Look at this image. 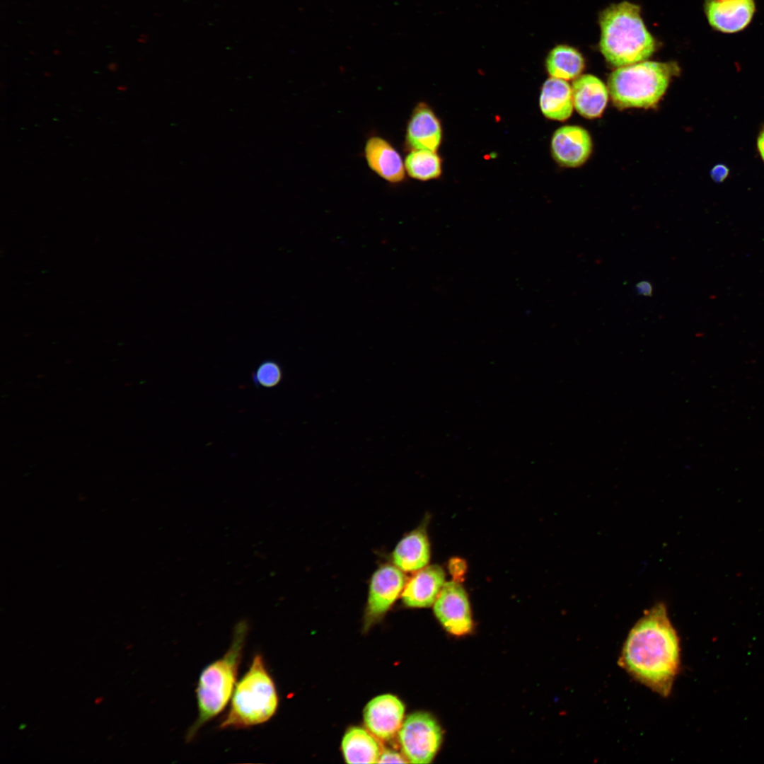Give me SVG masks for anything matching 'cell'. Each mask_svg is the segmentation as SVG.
Wrapping results in <instances>:
<instances>
[{
	"label": "cell",
	"mask_w": 764,
	"mask_h": 764,
	"mask_svg": "<svg viewBox=\"0 0 764 764\" xmlns=\"http://www.w3.org/2000/svg\"><path fill=\"white\" fill-rule=\"evenodd\" d=\"M601 51L608 62L622 67L644 62L655 50L638 6L623 1L606 8L600 16Z\"/></svg>",
	"instance_id": "3"
},
{
	"label": "cell",
	"mask_w": 764,
	"mask_h": 764,
	"mask_svg": "<svg viewBox=\"0 0 764 764\" xmlns=\"http://www.w3.org/2000/svg\"><path fill=\"white\" fill-rule=\"evenodd\" d=\"M405 572L393 564L380 566L372 574L369 586L366 622L382 617L401 596L406 583Z\"/></svg>",
	"instance_id": "7"
},
{
	"label": "cell",
	"mask_w": 764,
	"mask_h": 764,
	"mask_svg": "<svg viewBox=\"0 0 764 764\" xmlns=\"http://www.w3.org/2000/svg\"><path fill=\"white\" fill-rule=\"evenodd\" d=\"M364 157L370 169L386 181L397 184L405 180L403 159L386 139L376 136L369 137L365 144Z\"/></svg>",
	"instance_id": "14"
},
{
	"label": "cell",
	"mask_w": 764,
	"mask_h": 764,
	"mask_svg": "<svg viewBox=\"0 0 764 764\" xmlns=\"http://www.w3.org/2000/svg\"><path fill=\"white\" fill-rule=\"evenodd\" d=\"M729 173V168L724 164L719 163L712 168L710 175L714 181L721 183L727 178Z\"/></svg>",
	"instance_id": "23"
},
{
	"label": "cell",
	"mask_w": 764,
	"mask_h": 764,
	"mask_svg": "<svg viewBox=\"0 0 764 764\" xmlns=\"http://www.w3.org/2000/svg\"><path fill=\"white\" fill-rule=\"evenodd\" d=\"M441 141L440 122L424 103H419L413 110L407 122L405 146L412 150H428L435 152Z\"/></svg>",
	"instance_id": "13"
},
{
	"label": "cell",
	"mask_w": 764,
	"mask_h": 764,
	"mask_svg": "<svg viewBox=\"0 0 764 764\" xmlns=\"http://www.w3.org/2000/svg\"><path fill=\"white\" fill-rule=\"evenodd\" d=\"M404 165L410 177L422 181L437 178L441 173L439 156L428 150H412L406 156Z\"/></svg>",
	"instance_id": "20"
},
{
	"label": "cell",
	"mask_w": 764,
	"mask_h": 764,
	"mask_svg": "<svg viewBox=\"0 0 764 764\" xmlns=\"http://www.w3.org/2000/svg\"><path fill=\"white\" fill-rule=\"evenodd\" d=\"M672 68L666 63L644 61L615 69L608 81L613 104L622 109L655 105L666 91Z\"/></svg>",
	"instance_id": "5"
},
{
	"label": "cell",
	"mask_w": 764,
	"mask_h": 764,
	"mask_svg": "<svg viewBox=\"0 0 764 764\" xmlns=\"http://www.w3.org/2000/svg\"><path fill=\"white\" fill-rule=\"evenodd\" d=\"M592 141L584 128L567 125L557 129L551 140V151L555 160L561 166L578 167L589 158Z\"/></svg>",
	"instance_id": "10"
},
{
	"label": "cell",
	"mask_w": 764,
	"mask_h": 764,
	"mask_svg": "<svg viewBox=\"0 0 764 764\" xmlns=\"http://www.w3.org/2000/svg\"><path fill=\"white\" fill-rule=\"evenodd\" d=\"M619 664L660 695H669L680 668V644L665 604L646 610L624 643Z\"/></svg>",
	"instance_id": "1"
},
{
	"label": "cell",
	"mask_w": 764,
	"mask_h": 764,
	"mask_svg": "<svg viewBox=\"0 0 764 764\" xmlns=\"http://www.w3.org/2000/svg\"><path fill=\"white\" fill-rule=\"evenodd\" d=\"M574 107L583 117L589 119L598 117L603 113L608 100V88L595 76H579L572 83Z\"/></svg>",
	"instance_id": "15"
},
{
	"label": "cell",
	"mask_w": 764,
	"mask_h": 764,
	"mask_svg": "<svg viewBox=\"0 0 764 764\" xmlns=\"http://www.w3.org/2000/svg\"><path fill=\"white\" fill-rule=\"evenodd\" d=\"M403 755L408 762L429 763L441 743V728L433 717L426 712L410 714L398 732Z\"/></svg>",
	"instance_id": "6"
},
{
	"label": "cell",
	"mask_w": 764,
	"mask_h": 764,
	"mask_svg": "<svg viewBox=\"0 0 764 764\" xmlns=\"http://www.w3.org/2000/svg\"><path fill=\"white\" fill-rule=\"evenodd\" d=\"M408 760L404 755L390 749H386L381 752L378 763H405Z\"/></svg>",
	"instance_id": "22"
},
{
	"label": "cell",
	"mask_w": 764,
	"mask_h": 764,
	"mask_svg": "<svg viewBox=\"0 0 764 764\" xmlns=\"http://www.w3.org/2000/svg\"><path fill=\"white\" fill-rule=\"evenodd\" d=\"M342 750L347 763H378L381 753L376 740L368 731L357 727L345 734Z\"/></svg>",
	"instance_id": "18"
},
{
	"label": "cell",
	"mask_w": 764,
	"mask_h": 764,
	"mask_svg": "<svg viewBox=\"0 0 764 764\" xmlns=\"http://www.w3.org/2000/svg\"><path fill=\"white\" fill-rule=\"evenodd\" d=\"M584 67L581 54L567 45H558L549 53L546 68L551 77L563 80L577 78Z\"/></svg>",
	"instance_id": "19"
},
{
	"label": "cell",
	"mask_w": 764,
	"mask_h": 764,
	"mask_svg": "<svg viewBox=\"0 0 764 764\" xmlns=\"http://www.w3.org/2000/svg\"><path fill=\"white\" fill-rule=\"evenodd\" d=\"M445 583V574L439 565L426 566L407 579L401 594L403 603L412 608H426L434 603Z\"/></svg>",
	"instance_id": "12"
},
{
	"label": "cell",
	"mask_w": 764,
	"mask_h": 764,
	"mask_svg": "<svg viewBox=\"0 0 764 764\" xmlns=\"http://www.w3.org/2000/svg\"><path fill=\"white\" fill-rule=\"evenodd\" d=\"M103 698H97V699L96 700L95 702H96V704H98V703H100V702H103Z\"/></svg>",
	"instance_id": "27"
},
{
	"label": "cell",
	"mask_w": 764,
	"mask_h": 764,
	"mask_svg": "<svg viewBox=\"0 0 764 764\" xmlns=\"http://www.w3.org/2000/svg\"><path fill=\"white\" fill-rule=\"evenodd\" d=\"M278 703L274 681L262 654H256L236 683L229 709L219 727L239 729L264 724L274 716Z\"/></svg>",
	"instance_id": "4"
},
{
	"label": "cell",
	"mask_w": 764,
	"mask_h": 764,
	"mask_svg": "<svg viewBox=\"0 0 764 764\" xmlns=\"http://www.w3.org/2000/svg\"><path fill=\"white\" fill-rule=\"evenodd\" d=\"M757 146L760 156L764 161V127L759 133L757 140Z\"/></svg>",
	"instance_id": "26"
},
{
	"label": "cell",
	"mask_w": 764,
	"mask_h": 764,
	"mask_svg": "<svg viewBox=\"0 0 764 764\" xmlns=\"http://www.w3.org/2000/svg\"><path fill=\"white\" fill-rule=\"evenodd\" d=\"M248 630L245 620L238 622L228 650L201 671L195 690L198 714L187 730V742L192 741L204 725L224 710L232 696Z\"/></svg>",
	"instance_id": "2"
},
{
	"label": "cell",
	"mask_w": 764,
	"mask_h": 764,
	"mask_svg": "<svg viewBox=\"0 0 764 764\" xmlns=\"http://www.w3.org/2000/svg\"><path fill=\"white\" fill-rule=\"evenodd\" d=\"M283 378L281 364L272 359L261 361L251 373V381L257 388H273L280 384Z\"/></svg>",
	"instance_id": "21"
},
{
	"label": "cell",
	"mask_w": 764,
	"mask_h": 764,
	"mask_svg": "<svg viewBox=\"0 0 764 764\" xmlns=\"http://www.w3.org/2000/svg\"><path fill=\"white\" fill-rule=\"evenodd\" d=\"M391 558L393 564L403 572H415L426 567L430 547L425 531L418 528L405 535L395 547Z\"/></svg>",
	"instance_id": "16"
},
{
	"label": "cell",
	"mask_w": 764,
	"mask_h": 764,
	"mask_svg": "<svg viewBox=\"0 0 764 764\" xmlns=\"http://www.w3.org/2000/svg\"><path fill=\"white\" fill-rule=\"evenodd\" d=\"M405 707L395 696L385 694L372 699L366 706L364 720L367 729L377 738L388 741L399 732L403 723Z\"/></svg>",
	"instance_id": "9"
},
{
	"label": "cell",
	"mask_w": 764,
	"mask_h": 764,
	"mask_svg": "<svg viewBox=\"0 0 764 764\" xmlns=\"http://www.w3.org/2000/svg\"><path fill=\"white\" fill-rule=\"evenodd\" d=\"M465 565L461 560H453L450 564V569L454 577H461L464 574Z\"/></svg>",
	"instance_id": "24"
},
{
	"label": "cell",
	"mask_w": 764,
	"mask_h": 764,
	"mask_svg": "<svg viewBox=\"0 0 764 764\" xmlns=\"http://www.w3.org/2000/svg\"><path fill=\"white\" fill-rule=\"evenodd\" d=\"M434 612L451 634L463 635L473 627L467 594L456 581L444 583L434 603Z\"/></svg>",
	"instance_id": "8"
},
{
	"label": "cell",
	"mask_w": 764,
	"mask_h": 764,
	"mask_svg": "<svg viewBox=\"0 0 764 764\" xmlns=\"http://www.w3.org/2000/svg\"><path fill=\"white\" fill-rule=\"evenodd\" d=\"M540 108L547 118L558 121L568 119L574 108L572 87L565 80L549 78L541 88Z\"/></svg>",
	"instance_id": "17"
},
{
	"label": "cell",
	"mask_w": 764,
	"mask_h": 764,
	"mask_svg": "<svg viewBox=\"0 0 764 764\" xmlns=\"http://www.w3.org/2000/svg\"><path fill=\"white\" fill-rule=\"evenodd\" d=\"M636 290L639 295L644 296H651L653 293V287L650 282L647 281H641L638 282L636 286Z\"/></svg>",
	"instance_id": "25"
},
{
	"label": "cell",
	"mask_w": 764,
	"mask_h": 764,
	"mask_svg": "<svg viewBox=\"0 0 764 764\" xmlns=\"http://www.w3.org/2000/svg\"><path fill=\"white\" fill-rule=\"evenodd\" d=\"M755 10L753 0H708L706 4L709 23L724 33L744 29L751 21Z\"/></svg>",
	"instance_id": "11"
}]
</instances>
